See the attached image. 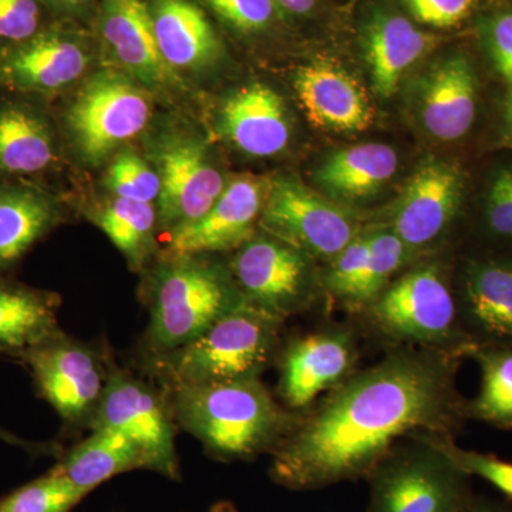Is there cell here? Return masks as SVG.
<instances>
[{
    "instance_id": "37",
    "label": "cell",
    "mask_w": 512,
    "mask_h": 512,
    "mask_svg": "<svg viewBox=\"0 0 512 512\" xmlns=\"http://www.w3.org/2000/svg\"><path fill=\"white\" fill-rule=\"evenodd\" d=\"M485 235L503 244H512V164L491 178L483 208Z\"/></svg>"
},
{
    "instance_id": "11",
    "label": "cell",
    "mask_w": 512,
    "mask_h": 512,
    "mask_svg": "<svg viewBox=\"0 0 512 512\" xmlns=\"http://www.w3.org/2000/svg\"><path fill=\"white\" fill-rule=\"evenodd\" d=\"M151 104L136 83L119 73L96 74L66 114L74 144L89 163H99L114 148L147 126Z\"/></svg>"
},
{
    "instance_id": "16",
    "label": "cell",
    "mask_w": 512,
    "mask_h": 512,
    "mask_svg": "<svg viewBox=\"0 0 512 512\" xmlns=\"http://www.w3.org/2000/svg\"><path fill=\"white\" fill-rule=\"evenodd\" d=\"M158 175V215L171 231L202 217L225 188L224 177L211 163L204 144L194 140L168 143L160 154Z\"/></svg>"
},
{
    "instance_id": "8",
    "label": "cell",
    "mask_w": 512,
    "mask_h": 512,
    "mask_svg": "<svg viewBox=\"0 0 512 512\" xmlns=\"http://www.w3.org/2000/svg\"><path fill=\"white\" fill-rule=\"evenodd\" d=\"M37 392L63 423L89 429L109 382L110 365L100 353L63 330L20 357Z\"/></svg>"
},
{
    "instance_id": "36",
    "label": "cell",
    "mask_w": 512,
    "mask_h": 512,
    "mask_svg": "<svg viewBox=\"0 0 512 512\" xmlns=\"http://www.w3.org/2000/svg\"><path fill=\"white\" fill-rule=\"evenodd\" d=\"M45 10L42 0H0V52L42 32Z\"/></svg>"
},
{
    "instance_id": "33",
    "label": "cell",
    "mask_w": 512,
    "mask_h": 512,
    "mask_svg": "<svg viewBox=\"0 0 512 512\" xmlns=\"http://www.w3.org/2000/svg\"><path fill=\"white\" fill-rule=\"evenodd\" d=\"M369 262V237L360 232L335 258L330 259L323 286L333 299L359 311V296Z\"/></svg>"
},
{
    "instance_id": "1",
    "label": "cell",
    "mask_w": 512,
    "mask_h": 512,
    "mask_svg": "<svg viewBox=\"0 0 512 512\" xmlns=\"http://www.w3.org/2000/svg\"><path fill=\"white\" fill-rule=\"evenodd\" d=\"M464 356L390 346L386 355L330 390L302 414L272 453L269 476L292 491L367 478L400 441L416 434L456 437L468 421L457 387Z\"/></svg>"
},
{
    "instance_id": "5",
    "label": "cell",
    "mask_w": 512,
    "mask_h": 512,
    "mask_svg": "<svg viewBox=\"0 0 512 512\" xmlns=\"http://www.w3.org/2000/svg\"><path fill=\"white\" fill-rule=\"evenodd\" d=\"M282 320L244 305L168 355L151 357L165 389L261 377L279 350Z\"/></svg>"
},
{
    "instance_id": "40",
    "label": "cell",
    "mask_w": 512,
    "mask_h": 512,
    "mask_svg": "<svg viewBox=\"0 0 512 512\" xmlns=\"http://www.w3.org/2000/svg\"><path fill=\"white\" fill-rule=\"evenodd\" d=\"M413 18L433 28H453L473 13L477 0H403Z\"/></svg>"
},
{
    "instance_id": "39",
    "label": "cell",
    "mask_w": 512,
    "mask_h": 512,
    "mask_svg": "<svg viewBox=\"0 0 512 512\" xmlns=\"http://www.w3.org/2000/svg\"><path fill=\"white\" fill-rule=\"evenodd\" d=\"M481 37L494 69L512 87V12H498L485 19Z\"/></svg>"
},
{
    "instance_id": "30",
    "label": "cell",
    "mask_w": 512,
    "mask_h": 512,
    "mask_svg": "<svg viewBox=\"0 0 512 512\" xmlns=\"http://www.w3.org/2000/svg\"><path fill=\"white\" fill-rule=\"evenodd\" d=\"M96 221L130 264L138 268L146 262L157 222L153 204L116 197L97 214Z\"/></svg>"
},
{
    "instance_id": "28",
    "label": "cell",
    "mask_w": 512,
    "mask_h": 512,
    "mask_svg": "<svg viewBox=\"0 0 512 512\" xmlns=\"http://www.w3.org/2000/svg\"><path fill=\"white\" fill-rule=\"evenodd\" d=\"M397 165L399 157L387 144H359L332 154L320 165L316 181L335 200H366L392 180Z\"/></svg>"
},
{
    "instance_id": "6",
    "label": "cell",
    "mask_w": 512,
    "mask_h": 512,
    "mask_svg": "<svg viewBox=\"0 0 512 512\" xmlns=\"http://www.w3.org/2000/svg\"><path fill=\"white\" fill-rule=\"evenodd\" d=\"M471 476L431 440L404 439L366 478L369 512H460L473 498Z\"/></svg>"
},
{
    "instance_id": "23",
    "label": "cell",
    "mask_w": 512,
    "mask_h": 512,
    "mask_svg": "<svg viewBox=\"0 0 512 512\" xmlns=\"http://www.w3.org/2000/svg\"><path fill=\"white\" fill-rule=\"evenodd\" d=\"M434 42L433 36L399 13H373L363 32V49L376 92L393 96L406 70L426 55Z\"/></svg>"
},
{
    "instance_id": "45",
    "label": "cell",
    "mask_w": 512,
    "mask_h": 512,
    "mask_svg": "<svg viewBox=\"0 0 512 512\" xmlns=\"http://www.w3.org/2000/svg\"><path fill=\"white\" fill-rule=\"evenodd\" d=\"M504 131L503 136L505 143L512 146V92L508 94L504 103Z\"/></svg>"
},
{
    "instance_id": "26",
    "label": "cell",
    "mask_w": 512,
    "mask_h": 512,
    "mask_svg": "<svg viewBox=\"0 0 512 512\" xmlns=\"http://www.w3.org/2000/svg\"><path fill=\"white\" fill-rule=\"evenodd\" d=\"M59 298L0 275V355L20 359L60 332Z\"/></svg>"
},
{
    "instance_id": "3",
    "label": "cell",
    "mask_w": 512,
    "mask_h": 512,
    "mask_svg": "<svg viewBox=\"0 0 512 512\" xmlns=\"http://www.w3.org/2000/svg\"><path fill=\"white\" fill-rule=\"evenodd\" d=\"M151 357L187 346L217 320L245 305L231 271L202 255H167L151 276L146 293Z\"/></svg>"
},
{
    "instance_id": "27",
    "label": "cell",
    "mask_w": 512,
    "mask_h": 512,
    "mask_svg": "<svg viewBox=\"0 0 512 512\" xmlns=\"http://www.w3.org/2000/svg\"><path fill=\"white\" fill-rule=\"evenodd\" d=\"M53 468L87 494L127 471L151 470L146 453L128 437L111 430H92Z\"/></svg>"
},
{
    "instance_id": "21",
    "label": "cell",
    "mask_w": 512,
    "mask_h": 512,
    "mask_svg": "<svg viewBox=\"0 0 512 512\" xmlns=\"http://www.w3.org/2000/svg\"><path fill=\"white\" fill-rule=\"evenodd\" d=\"M0 101V180L35 177L55 164V134L35 96L15 93Z\"/></svg>"
},
{
    "instance_id": "22",
    "label": "cell",
    "mask_w": 512,
    "mask_h": 512,
    "mask_svg": "<svg viewBox=\"0 0 512 512\" xmlns=\"http://www.w3.org/2000/svg\"><path fill=\"white\" fill-rule=\"evenodd\" d=\"M100 30L114 59L138 82L148 87L167 82L170 67L158 49L150 8L144 0H104Z\"/></svg>"
},
{
    "instance_id": "46",
    "label": "cell",
    "mask_w": 512,
    "mask_h": 512,
    "mask_svg": "<svg viewBox=\"0 0 512 512\" xmlns=\"http://www.w3.org/2000/svg\"><path fill=\"white\" fill-rule=\"evenodd\" d=\"M207 512H238L237 508L234 507V504L229 503V501H221V503H217L212 505L210 510Z\"/></svg>"
},
{
    "instance_id": "43",
    "label": "cell",
    "mask_w": 512,
    "mask_h": 512,
    "mask_svg": "<svg viewBox=\"0 0 512 512\" xmlns=\"http://www.w3.org/2000/svg\"><path fill=\"white\" fill-rule=\"evenodd\" d=\"M0 440L5 441L10 446L23 448V450L29 451V453H46L49 450L47 444L32 443V441L20 439L16 434L10 433V431L2 429V427H0Z\"/></svg>"
},
{
    "instance_id": "10",
    "label": "cell",
    "mask_w": 512,
    "mask_h": 512,
    "mask_svg": "<svg viewBox=\"0 0 512 512\" xmlns=\"http://www.w3.org/2000/svg\"><path fill=\"white\" fill-rule=\"evenodd\" d=\"M259 227L313 259L328 261L362 232L355 212L289 178L269 187Z\"/></svg>"
},
{
    "instance_id": "42",
    "label": "cell",
    "mask_w": 512,
    "mask_h": 512,
    "mask_svg": "<svg viewBox=\"0 0 512 512\" xmlns=\"http://www.w3.org/2000/svg\"><path fill=\"white\" fill-rule=\"evenodd\" d=\"M276 9L293 16H305L313 12L318 0H272Z\"/></svg>"
},
{
    "instance_id": "4",
    "label": "cell",
    "mask_w": 512,
    "mask_h": 512,
    "mask_svg": "<svg viewBox=\"0 0 512 512\" xmlns=\"http://www.w3.org/2000/svg\"><path fill=\"white\" fill-rule=\"evenodd\" d=\"M390 346L444 350L464 359L474 348L458 315L456 289L443 266L420 264L390 282L362 311Z\"/></svg>"
},
{
    "instance_id": "32",
    "label": "cell",
    "mask_w": 512,
    "mask_h": 512,
    "mask_svg": "<svg viewBox=\"0 0 512 512\" xmlns=\"http://www.w3.org/2000/svg\"><path fill=\"white\" fill-rule=\"evenodd\" d=\"M369 237V262L365 282L360 289L359 311L369 305L392 282L393 276L403 268L412 252L390 228L367 231Z\"/></svg>"
},
{
    "instance_id": "29",
    "label": "cell",
    "mask_w": 512,
    "mask_h": 512,
    "mask_svg": "<svg viewBox=\"0 0 512 512\" xmlns=\"http://www.w3.org/2000/svg\"><path fill=\"white\" fill-rule=\"evenodd\" d=\"M480 367V392L467 400L468 420L512 430V348L474 346L468 356Z\"/></svg>"
},
{
    "instance_id": "15",
    "label": "cell",
    "mask_w": 512,
    "mask_h": 512,
    "mask_svg": "<svg viewBox=\"0 0 512 512\" xmlns=\"http://www.w3.org/2000/svg\"><path fill=\"white\" fill-rule=\"evenodd\" d=\"M269 187L254 177L225 185L210 210L198 220L171 231L168 254L195 256L241 248L256 234Z\"/></svg>"
},
{
    "instance_id": "34",
    "label": "cell",
    "mask_w": 512,
    "mask_h": 512,
    "mask_svg": "<svg viewBox=\"0 0 512 512\" xmlns=\"http://www.w3.org/2000/svg\"><path fill=\"white\" fill-rule=\"evenodd\" d=\"M431 440L441 448L468 476L480 477L497 488L512 501V463L501 460L494 454L466 450L457 446L456 437L431 434Z\"/></svg>"
},
{
    "instance_id": "31",
    "label": "cell",
    "mask_w": 512,
    "mask_h": 512,
    "mask_svg": "<svg viewBox=\"0 0 512 512\" xmlns=\"http://www.w3.org/2000/svg\"><path fill=\"white\" fill-rule=\"evenodd\" d=\"M86 495L52 468L0 498V512H70Z\"/></svg>"
},
{
    "instance_id": "44",
    "label": "cell",
    "mask_w": 512,
    "mask_h": 512,
    "mask_svg": "<svg viewBox=\"0 0 512 512\" xmlns=\"http://www.w3.org/2000/svg\"><path fill=\"white\" fill-rule=\"evenodd\" d=\"M89 0H42L46 9L53 10L56 13H70L74 10L82 8L84 3Z\"/></svg>"
},
{
    "instance_id": "35",
    "label": "cell",
    "mask_w": 512,
    "mask_h": 512,
    "mask_svg": "<svg viewBox=\"0 0 512 512\" xmlns=\"http://www.w3.org/2000/svg\"><path fill=\"white\" fill-rule=\"evenodd\" d=\"M107 184L116 192V197L126 200L153 204L160 197V175L134 153L120 154L113 161Z\"/></svg>"
},
{
    "instance_id": "24",
    "label": "cell",
    "mask_w": 512,
    "mask_h": 512,
    "mask_svg": "<svg viewBox=\"0 0 512 512\" xmlns=\"http://www.w3.org/2000/svg\"><path fill=\"white\" fill-rule=\"evenodd\" d=\"M148 8L158 49L168 67L201 69L220 57L217 33L190 0H151Z\"/></svg>"
},
{
    "instance_id": "14",
    "label": "cell",
    "mask_w": 512,
    "mask_h": 512,
    "mask_svg": "<svg viewBox=\"0 0 512 512\" xmlns=\"http://www.w3.org/2000/svg\"><path fill=\"white\" fill-rule=\"evenodd\" d=\"M464 178L456 165L430 160L417 168L394 208L390 229L413 256L444 237L460 210Z\"/></svg>"
},
{
    "instance_id": "38",
    "label": "cell",
    "mask_w": 512,
    "mask_h": 512,
    "mask_svg": "<svg viewBox=\"0 0 512 512\" xmlns=\"http://www.w3.org/2000/svg\"><path fill=\"white\" fill-rule=\"evenodd\" d=\"M208 6L232 28L244 33L261 32L275 19L272 0H205Z\"/></svg>"
},
{
    "instance_id": "20",
    "label": "cell",
    "mask_w": 512,
    "mask_h": 512,
    "mask_svg": "<svg viewBox=\"0 0 512 512\" xmlns=\"http://www.w3.org/2000/svg\"><path fill=\"white\" fill-rule=\"evenodd\" d=\"M225 136L242 153L272 157L291 140V123L284 100L271 87L252 83L232 94L221 111Z\"/></svg>"
},
{
    "instance_id": "12",
    "label": "cell",
    "mask_w": 512,
    "mask_h": 512,
    "mask_svg": "<svg viewBox=\"0 0 512 512\" xmlns=\"http://www.w3.org/2000/svg\"><path fill=\"white\" fill-rule=\"evenodd\" d=\"M357 357L355 332L348 326H330L292 339L279 357V396L288 409L301 413L356 372Z\"/></svg>"
},
{
    "instance_id": "9",
    "label": "cell",
    "mask_w": 512,
    "mask_h": 512,
    "mask_svg": "<svg viewBox=\"0 0 512 512\" xmlns=\"http://www.w3.org/2000/svg\"><path fill=\"white\" fill-rule=\"evenodd\" d=\"M237 251L229 271L245 305L282 322L312 305L316 282L311 255L266 232Z\"/></svg>"
},
{
    "instance_id": "13",
    "label": "cell",
    "mask_w": 512,
    "mask_h": 512,
    "mask_svg": "<svg viewBox=\"0 0 512 512\" xmlns=\"http://www.w3.org/2000/svg\"><path fill=\"white\" fill-rule=\"evenodd\" d=\"M89 62V50L79 37L47 25L32 39L0 52V87L28 96H52L82 77Z\"/></svg>"
},
{
    "instance_id": "41",
    "label": "cell",
    "mask_w": 512,
    "mask_h": 512,
    "mask_svg": "<svg viewBox=\"0 0 512 512\" xmlns=\"http://www.w3.org/2000/svg\"><path fill=\"white\" fill-rule=\"evenodd\" d=\"M460 512H512V501L495 500V498L474 494Z\"/></svg>"
},
{
    "instance_id": "17",
    "label": "cell",
    "mask_w": 512,
    "mask_h": 512,
    "mask_svg": "<svg viewBox=\"0 0 512 512\" xmlns=\"http://www.w3.org/2000/svg\"><path fill=\"white\" fill-rule=\"evenodd\" d=\"M456 298L461 325L474 345L512 348V264L471 259Z\"/></svg>"
},
{
    "instance_id": "18",
    "label": "cell",
    "mask_w": 512,
    "mask_h": 512,
    "mask_svg": "<svg viewBox=\"0 0 512 512\" xmlns=\"http://www.w3.org/2000/svg\"><path fill=\"white\" fill-rule=\"evenodd\" d=\"M295 90L313 126L357 133L372 124L373 110L362 84L332 62H313L295 77Z\"/></svg>"
},
{
    "instance_id": "25",
    "label": "cell",
    "mask_w": 512,
    "mask_h": 512,
    "mask_svg": "<svg viewBox=\"0 0 512 512\" xmlns=\"http://www.w3.org/2000/svg\"><path fill=\"white\" fill-rule=\"evenodd\" d=\"M56 201L35 184H0V275L18 264L59 222Z\"/></svg>"
},
{
    "instance_id": "19",
    "label": "cell",
    "mask_w": 512,
    "mask_h": 512,
    "mask_svg": "<svg viewBox=\"0 0 512 512\" xmlns=\"http://www.w3.org/2000/svg\"><path fill=\"white\" fill-rule=\"evenodd\" d=\"M478 83L473 63L453 53L434 64L424 77L420 114L430 136L456 141L473 127L477 114Z\"/></svg>"
},
{
    "instance_id": "7",
    "label": "cell",
    "mask_w": 512,
    "mask_h": 512,
    "mask_svg": "<svg viewBox=\"0 0 512 512\" xmlns=\"http://www.w3.org/2000/svg\"><path fill=\"white\" fill-rule=\"evenodd\" d=\"M175 419L168 394L128 372L110 365L106 392L89 429L111 430L136 443L150 460L151 471L178 480Z\"/></svg>"
},
{
    "instance_id": "2",
    "label": "cell",
    "mask_w": 512,
    "mask_h": 512,
    "mask_svg": "<svg viewBox=\"0 0 512 512\" xmlns=\"http://www.w3.org/2000/svg\"><path fill=\"white\" fill-rule=\"evenodd\" d=\"M175 423L221 461L274 453L302 413L276 402L261 377L168 389Z\"/></svg>"
}]
</instances>
